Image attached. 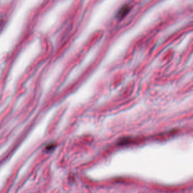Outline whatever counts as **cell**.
Listing matches in <instances>:
<instances>
[{
  "instance_id": "1",
  "label": "cell",
  "mask_w": 193,
  "mask_h": 193,
  "mask_svg": "<svg viewBox=\"0 0 193 193\" xmlns=\"http://www.w3.org/2000/svg\"><path fill=\"white\" fill-rule=\"evenodd\" d=\"M129 8L128 6H125L124 8H122L120 12L118 13V17L119 18H124L126 15L129 13Z\"/></svg>"
}]
</instances>
